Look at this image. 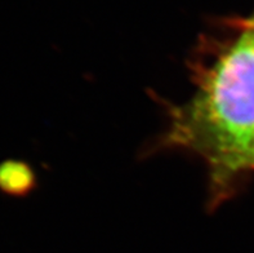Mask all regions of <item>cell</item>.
<instances>
[{"label": "cell", "instance_id": "obj_1", "mask_svg": "<svg viewBox=\"0 0 254 253\" xmlns=\"http://www.w3.org/2000/svg\"><path fill=\"white\" fill-rule=\"evenodd\" d=\"M199 90L176 118L173 138L199 150L222 176L243 169L254 140V31L240 38L200 74Z\"/></svg>", "mask_w": 254, "mask_h": 253}, {"label": "cell", "instance_id": "obj_2", "mask_svg": "<svg viewBox=\"0 0 254 253\" xmlns=\"http://www.w3.org/2000/svg\"><path fill=\"white\" fill-rule=\"evenodd\" d=\"M36 185L35 172L26 162L5 159L0 162V192L6 196L22 198Z\"/></svg>", "mask_w": 254, "mask_h": 253}, {"label": "cell", "instance_id": "obj_3", "mask_svg": "<svg viewBox=\"0 0 254 253\" xmlns=\"http://www.w3.org/2000/svg\"><path fill=\"white\" fill-rule=\"evenodd\" d=\"M244 168H254V140L253 142H252L248 153L245 155L244 163H243V169H244Z\"/></svg>", "mask_w": 254, "mask_h": 253}, {"label": "cell", "instance_id": "obj_4", "mask_svg": "<svg viewBox=\"0 0 254 253\" xmlns=\"http://www.w3.org/2000/svg\"><path fill=\"white\" fill-rule=\"evenodd\" d=\"M244 27H247V29H251L254 31V19H249L248 22L244 25Z\"/></svg>", "mask_w": 254, "mask_h": 253}, {"label": "cell", "instance_id": "obj_5", "mask_svg": "<svg viewBox=\"0 0 254 253\" xmlns=\"http://www.w3.org/2000/svg\"><path fill=\"white\" fill-rule=\"evenodd\" d=\"M252 19H254V17H253V18H252Z\"/></svg>", "mask_w": 254, "mask_h": 253}]
</instances>
